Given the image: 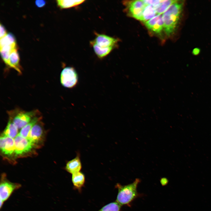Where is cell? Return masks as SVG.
Instances as JSON below:
<instances>
[{
    "label": "cell",
    "mask_w": 211,
    "mask_h": 211,
    "mask_svg": "<svg viewBox=\"0 0 211 211\" xmlns=\"http://www.w3.org/2000/svg\"><path fill=\"white\" fill-rule=\"evenodd\" d=\"M91 42L101 47H113L117 40L106 35L98 34L94 40Z\"/></svg>",
    "instance_id": "obj_11"
},
{
    "label": "cell",
    "mask_w": 211,
    "mask_h": 211,
    "mask_svg": "<svg viewBox=\"0 0 211 211\" xmlns=\"http://www.w3.org/2000/svg\"><path fill=\"white\" fill-rule=\"evenodd\" d=\"M200 52V49L198 48H195L192 50V54L195 55H198Z\"/></svg>",
    "instance_id": "obj_27"
},
{
    "label": "cell",
    "mask_w": 211,
    "mask_h": 211,
    "mask_svg": "<svg viewBox=\"0 0 211 211\" xmlns=\"http://www.w3.org/2000/svg\"><path fill=\"white\" fill-rule=\"evenodd\" d=\"M94 52L99 58H103L108 55L112 51L113 47H100L91 41Z\"/></svg>",
    "instance_id": "obj_15"
},
{
    "label": "cell",
    "mask_w": 211,
    "mask_h": 211,
    "mask_svg": "<svg viewBox=\"0 0 211 211\" xmlns=\"http://www.w3.org/2000/svg\"><path fill=\"white\" fill-rule=\"evenodd\" d=\"M139 178L135 179L132 183L122 186L117 183L115 186L118 189L116 202L121 205H129L138 196L137 188L140 182Z\"/></svg>",
    "instance_id": "obj_2"
},
{
    "label": "cell",
    "mask_w": 211,
    "mask_h": 211,
    "mask_svg": "<svg viewBox=\"0 0 211 211\" xmlns=\"http://www.w3.org/2000/svg\"><path fill=\"white\" fill-rule=\"evenodd\" d=\"M14 153L16 156H21L30 152L35 145L27 138L18 134L14 139Z\"/></svg>",
    "instance_id": "obj_6"
},
{
    "label": "cell",
    "mask_w": 211,
    "mask_h": 211,
    "mask_svg": "<svg viewBox=\"0 0 211 211\" xmlns=\"http://www.w3.org/2000/svg\"><path fill=\"white\" fill-rule=\"evenodd\" d=\"M146 27L149 30L156 33H161L164 29L162 14L157 15L154 18L145 22Z\"/></svg>",
    "instance_id": "obj_8"
},
{
    "label": "cell",
    "mask_w": 211,
    "mask_h": 211,
    "mask_svg": "<svg viewBox=\"0 0 211 211\" xmlns=\"http://www.w3.org/2000/svg\"><path fill=\"white\" fill-rule=\"evenodd\" d=\"M82 167L80 154L79 152H77L74 158L67 162L65 169L67 172L72 174L80 171Z\"/></svg>",
    "instance_id": "obj_12"
},
{
    "label": "cell",
    "mask_w": 211,
    "mask_h": 211,
    "mask_svg": "<svg viewBox=\"0 0 211 211\" xmlns=\"http://www.w3.org/2000/svg\"><path fill=\"white\" fill-rule=\"evenodd\" d=\"M46 4V1L43 0H37L35 1V4L38 7L44 6Z\"/></svg>",
    "instance_id": "obj_25"
},
{
    "label": "cell",
    "mask_w": 211,
    "mask_h": 211,
    "mask_svg": "<svg viewBox=\"0 0 211 211\" xmlns=\"http://www.w3.org/2000/svg\"><path fill=\"white\" fill-rule=\"evenodd\" d=\"M20 184L13 183L8 180L5 175H2L0 184V208L15 190L21 187Z\"/></svg>",
    "instance_id": "obj_4"
},
{
    "label": "cell",
    "mask_w": 211,
    "mask_h": 211,
    "mask_svg": "<svg viewBox=\"0 0 211 211\" xmlns=\"http://www.w3.org/2000/svg\"><path fill=\"white\" fill-rule=\"evenodd\" d=\"M41 118V117L37 116L34 118L29 123L21 129L18 134L24 137L27 138L30 130L40 121Z\"/></svg>",
    "instance_id": "obj_19"
},
{
    "label": "cell",
    "mask_w": 211,
    "mask_h": 211,
    "mask_svg": "<svg viewBox=\"0 0 211 211\" xmlns=\"http://www.w3.org/2000/svg\"><path fill=\"white\" fill-rule=\"evenodd\" d=\"M16 43L15 38L11 33H7L5 36L0 39V47L5 45H12Z\"/></svg>",
    "instance_id": "obj_21"
},
{
    "label": "cell",
    "mask_w": 211,
    "mask_h": 211,
    "mask_svg": "<svg viewBox=\"0 0 211 211\" xmlns=\"http://www.w3.org/2000/svg\"><path fill=\"white\" fill-rule=\"evenodd\" d=\"M177 1L173 0H161L159 4L155 8L157 15L163 14L172 4Z\"/></svg>",
    "instance_id": "obj_20"
},
{
    "label": "cell",
    "mask_w": 211,
    "mask_h": 211,
    "mask_svg": "<svg viewBox=\"0 0 211 211\" xmlns=\"http://www.w3.org/2000/svg\"><path fill=\"white\" fill-rule=\"evenodd\" d=\"M39 113L38 110L26 112L16 109L9 112L10 119L18 129H21L29 123Z\"/></svg>",
    "instance_id": "obj_3"
},
{
    "label": "cell",
    "mask_w": 211,
    "mask_h": 211,
    "mask_svg": "<svg viewBox=\"0 0 211 211\" xmlns=\"http://www.w3.org/2000/svg\"><path fill=\"white\" fill-rule=\"evenodd\" d=\"M0 39L5 36L7 34L6 30L4 26L1 23L0 25Z\"/></svg>",
    "instance_id": "obj_24"
},
{
    "label": "cell",
    "mask_w": 211,
    "mask_h": 211,
    "mask_svg": "<svg viewBox=\"0 0 211 211\" xmlns=\"http://www.w3.org/2000/svg\"><path fill=\"white\" fill-rule=\"evenodd\" d=\"M40 122L39 121L32 127L27 137L35 146L42 139L43 134L42 127Z\"/></svg>",
    "instance_id": "obj_10"
},
{
    "label": "cell",
    "mask_w": 211,
    "mask_h": 211,
    "mask_svg": "<svg viewBox=\"0 0 211 211\" xmlns=\"http://www.w3.org/2000/svg\"><path fill=\"white\" fill-rule=\"evenodd\" d=\"M84 174L80 171L72 174V181L74 187L80 190L84 186L85 182Z\"/></svg>",
    "instance_id": "obj_17"
},
{
    "label": "cell",
    "mask_w": 211,
    "mask_h": 211,
    "mask_svg": "<svg viewBox=\"0 0 211 211\" xmlns=\"http://www.w3.org/2000/svg\"><path fill=\"white\" fill-rule=\"evenodd\" d=\"M157 15L155 8L153 6L147 5L143 11L140 21L145 23Z\"/></svg>",
    "instance_id": "obj_16"
},
{
    "label": "cell",
    "mask_w": 211,
    "mask_h": 211,
    "mask_svg": "<svg viewBox=\"0 0 211 211\" xmlns=\"http://www.w3.org/2000/svg\"><path fill=\"white\" fill-rule=\"evenodd\" d=\"M60 80L64 87L69 89L73 88L76 86L78 82V74L74 67H66L61 72Z\"/></svg>",
    "instance_id": "obj_5"
},
{
    "label": "cell",
    "mask_w": 211,
    "mask_h": 211,
    "mask_svg": "<svg viewBox=\"0 0 211 211\" xmlns=\"http://www.w3.org/2000/svg\"><path fill=\"white\" fill-rule=\"evenodd\" d=\"M121 206L117 202H112L103 207L98 211H120Z\"/></svg>",
    "instance_id": "obj_22"
},
{
    "label": "cell",
    "mask_w": 211,
    "mask_h": 211,
    "mask_svg": "<svg viewBox=\"0 0 211 211\" xmlns=\"http://www.w3.org/2000/svg\"><path fill=\"white\" fill-rule=\"evenodd\" d=\"M20 58L17 49H14L11 53L9 58V67L16 70L20 74L22 73L20 64Z\"/></svg>",
    "instance_id": "obj_13"
},
{
    "label": "cell",
    "mask_w": 211,
    "mask_h": 211,
    "mask_svg": "<svg viewBox=\"0 0 211 211\" xmlns=\"http://www.w3.org/2000/svg\"><path fill=\"white\" fill-rule=\"evenodd\" d=\"M160 181L162 185L165 186L167 184L168 180L167 178L164 177L161 178Z\"/></svg>",
    "instance_id": "obj_26"
},
{
    "label": "cell",
    "mask_w": 211,
    "mask_h": 211,
    "mask_svg": "<svg viewBox=\"0 0 211 211\" xmlns=\"http://www.w3.org/2000/svg\"><path fill=\"white\" fill-rule=\"evenodd\" d=\"M0 148L5 155H12L15 151L14 139L2 135L0 138Z\"/></svg>",
    "instance_id": "obj_9"
},
{
    "label": "cell",
    "mask_w": 211,
    "mask_h": 211,
    "mask_svg": "<svg viewBox=\"0 0 211 211\" xmlns=\"http://www.w3.org/2000/svg\"><path fill=\"white\" fill-rule=\"evenodd\" d=\"M18 130L16 126L9 119L7 125L2 135L14 139L18 134Z\"/></svg>",
    "instance_id": "obj_14"
},
{
    "label": "cell",
    "mask_w": 211,
    "mask_h": 211,
    "mask_svg": "<svg viewBox=\"0 0 211 211\" xmlns=\"http://www.w3.org/2000/svg\"><path fill=\"white\" fill-rule=\"evenodd\" d=\"M128 5V11L131 16L140 20L144 9L147 5L143 0L133 1Z\"/></svg>",
    "instance_id": "obj_7"
},
{
    "label": "cell",
    "mask_w": 211,
    "mask_h": 211,
    "mask_svg": "<svg viewBox=\"0 0 211 211\" xmlns=\"http://www.w3.org/2000/svg\"><path fill=\"white\" fill-rule=\"evenodd\" d=\"M178 1L172 4L162 14L164 29L168 36L175 31L181 18L183 4Z\"/></svg>",
    "instance_id": "obj_1"
},
{
    "label": "cell",
    "mask_w": 211,
    "mask_h": 211,
    "mask_svg": "<svg viewBox=\"0 0 211 211\" xmlns=\"http://www.w3.org/2000/svg\"><path fill=\"white\" fill-rule=\"evenodd\" d=\"M146 5H150L155 8L160 3L161 0H143Z\"/></svg>",
    "instance_id": "obj_23"
},
{
    "label": "cell",
    "mask_w": 211,
    "mask_h": 211,
    "mask_svg": "<svg viewBox=\"0 0 211 211\" xmlns=\"http://www.w3.org/2000/svg\"><path fill=\"white\" fill-rule=\"evenodd\" d=\"M85 0H57L58 6L61 8H67L74 7L83 3Z\"/></svg>",
    "instance_id": "obj_18"
}]
</instances>
